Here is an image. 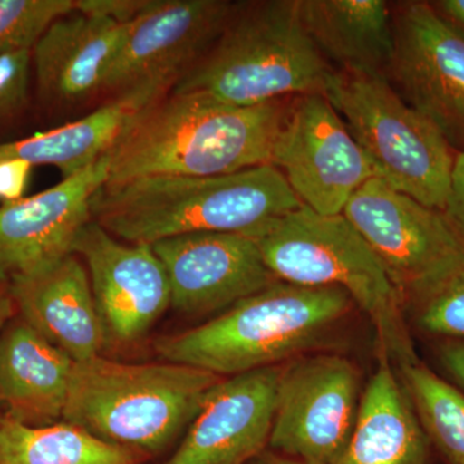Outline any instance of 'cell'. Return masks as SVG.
I'll return each instance as SVG.
<instances>
[{
    "mask_svg": "<svg viewBox=\"0 0 464 464\" xmlns=\"http://www.w3.org/2000/svg\"><path fill=\"white\" fill-rule=\"evenodd\" d=\"M289 100L239 106L173 91L143 110L110 150L105 183L221 176L270 164Z\"/></svg>",
    "mask_w": 464,
    "mask_h": 464,
    "instance_id": "6da1fadb",
    "label": "cell"
},
{
    "mask_svg": "<svg viewBox=\"0 0 464 464\" xmlns=\"http://www.w3.org/2000/svg\"><path fill=\"white\" fill-rule=\"evenodd\" d=\"M304 204L273 164L221 176H151L105 183L92 219L119 240L152 246L195 232L248 234Z\"/></svg>",
    "mask_w": 464,
    "mask_h": 464,
    "instance_id": "7a4b0ae2",
    "label": "cell"
},
{
    "mask_svg": "<svg viewBox=\"0 0 464 464\" xmlns=\"http://www.w3.org/2000/svg\"><path fill=\"white\" fill-rule=\"evenodd\" d=\"M246 235L277 280L343 289L373 323L380 353L399 368L420 362L402 314L404 298L346 217L302 206Z\"/></svg>",
    "mask_w": 464,
    "mask_h": 464,
    "instance_id": "3957f363",
    "label": "cell"
},
{
    "mask_svg": "<svg viewBox=\"0 0 464 464\" xmlns=\"http://www.w3.org/2000/svg\"><path fill=\"white\" fill-rule=\"evenodd\" d=\"M334 72L304 29L297 0H266L235 5L213 47L173 91L256 106L306 94L325 96Z\"/></svg>",
    "mask_w": 464,
    "mask_h": 464,
    "instance_id": "277c9868",
    "label": "cell"
},
{
    "mask_svg": "<svg viewBox=\"0 0 464 464\" xmlns=\"http://www.w3.org/2000/svg\"><path fill=\"white\" fill-rule=\"evenodd\" d=\"M222 378L174 362L93 357L74 364L63 420L150 459L188 429Z\"/></svg>",
    "mask_w": 464,
    "mask_h": 464,
    "instance_id": "5b68a950",
    "label": "cell"
},
{
    "mask_svg": "<svg viewBox=\"0 0 464 464\" xmlns=\"http://www.w3.org/2000/svg\"><path fill=\"white\" fill-rule=\"evenodd\" d=\"M341 288L276 282L203 325L161 338L159 355L174 364L232 377L282 365L320 341L353 306Z\"/></svg>",
    "mask_w": 464,
    "mask_h": 464,
    "instance_id": "8992f818",
    "label": "cell"
},
{
    "mask_svg": "<svg viewBox=\"0 0 464 464\" xmlns=\"http://www.w3.org/2000/svg\"><path fill=\"white\" fill-rule=\"evenodd\" d=\"M325 97L377 179L423 206L444 210L457 152L387 76L335 70Z\"/></svg>",
    "mask_w": 464,
    "mask_h": 464,
    "instance_id": "52a82bcc",
    "label": "cell"
},
{
    "mask_svg": "<svg viewBox=\"0 0 464 464\" xmlns=\"http://www.w3.org/2000/svg\"><path fill=\"white\" fill-rule=\"evenodd\" d=\"M380 259L404 301L415 302L464 264V235L442 210L369 179L342 213Z\"/></svg>",
    "mask_w": 464,
    "mask_h": 464,
    "instance_id": "ba28073f",
    "label": "cell"
},
{
    "mask_svg": "<svg viewBox=\"0 0 464 464\" xmlns=\"http://www.w3.org/2000/svg\"><path fill=\"white\" fill-rule=\"evenodd\" d=\"M360 372L341 355L298 356L282 365L268 447L315 464H338L362 402Z\"/></svg>",
    "mask_w": 464,
    "mask_h": 464,
    "instance_id": "9c48e42d",
    "label": "cell"
},
{
    "mask_svg": "<svg viewBox=\"0 0 464 464\" xmlns=\"http://www.w3.org/2000/svg\"><path fill=\"white\" fill-rule=\"evenodd\" d=\"M304 207L342 215L374 179L373 167L324 94L292 97L275 137L271 161Z\"/></svg>",
    "mask_w": 464,
    "mask_h": 464,
    "instance_id": "30bf717a",
    "label": "cell"
},
{
    "mask_svg": "<svg viewBox=\"0 0 464 464\" xmlns=\"http://www.w3.org/2000/svg\"><path fill=\"white\" fill-rule=\"evenodd\" d=\"M395 53L389 81L400 96L464 152V30L430 2L392 5Z\"/></svg>",
    "mask_w": 464,
    "mask_h": 464,
    "instance_id": "8fae6325",
    "label": "cell"
},
{
    "mask_svg": "<svg viewBox=\"0 0 464 464\" xmlns=\"http://www.w3.org/2000/svg\"><path fill=\"white\" fill-rule=\"evenodd\" d=\"M72 253L87 265L108 341L141 340L170 306L167 273L151 246L123 243L91 219L79 231Z\"/></svg>",
    "mask_w": 464,
    "mask_h": 464,
    "instance_id": "7c38bea8",
    "label": "cell"
},
{
    "mask_svg": "<svg viewBox=\"0 0 464 464\" xmlns=\"http://www.w3.org/2000/svg\"><path fill=\"white\" fill-rule=\"evenodd\" d=\"M234 8L226 0H149L128 25L103 92L181 78L213 47Z\"/></svg>",
    "mask_w": 464,
    "mask_h": 464,
    "instance_id": "4fadbf2b",
    "label": "cell"
},
{
    "mask_svg": "<svg viewBox=\"0 0 464 464\" xmlns=\"http://www.w3.org/2000/svg\"><path fill=\"white\" fill-rule=\"evenodd\" d=\"M151 246L167 273L170 306L186 315L227 310L277 280L246 234L195 232Z\"/></svg>",
    "mask_w": 464,
    "mask_h": 464,
    "instance_id": "5bb4252c",
    "label": "cell"
},
{
    "mask_svg": "<svg viewBox=\"0 0 464 464\" xmlns=\"http://www.w3.org/2000/svg\"><path fill=\"white\" fill-rule=\"evenodd\" d=\"M109 152L82 172L30 198L0 206V279L35 273L72 255L92 219L91 200L108 181Z\"/></svg>",
    "mask_w": 464,
    "mask_h": 464,
    "instance_id": "9a60e30c",
    "label": "cell"
},
{
    "mask_svg": "<svg viewBox=\"0 0 464 464\" xmlns=\"http://www.w3.org/2000/svg\"><path fill=\"white\" fill-rule=\"evenodd\" d=\"M282 365L222 378L164 464H248L261 456L270 441Z\"/></svg>",
    "mask_w": 464,
    "mask_h": 464,
    "instance_id": "2e32d148",
    "label": "cell"
},
{
    "mask_svg": "<svg viewBox=\"0 0 464 464\" xmlns=\"http://www.w3.org/2000/svg\"><path fill=\"white\" fill-rule=\"evenodd\" d=\"M24 322L74 362L101 356L108 335L87 268L72 253L35 273L8 280Z\"/></svg>",
    "mask_w": 464,
    "mask_h": 464,
    "instance_id": "e0dca14e",
    "label": "cell"
},
{
    "mask_svg": "<svg viewBox=\"0 0 464 464\" xmlns=\"http://www.w3.org/2000/svg\"><path fill=\"white\" fill-rule=\"evenodd\" d=\"M128 25L76 9L54 21L32 51L42 100L72 106L103 92Z\"/></svg>",
    "mask_w": 464,
    "mask_h": 464,
    "instance_id": "ac0fdd59",
    "label": "cell"
},
{
    "mask_svg": "<svg viewBox=\"0 0 464 464\" xmlns=\"http://www.w3.org/2000/svg\"><path fill=\"white\" fill-rule=\"evenodd\" d=\"M176 78H157L133 85L79 121L18 140L0 143V161L20 160L32 166H53L63 179L82 172L114 148L143 110L169 93Z\"/></svg>",
    "mask_w": 464,
    "mask_h": 464,
    "instance_id": "d6986e66",
    "label": "cell"
},
{
    "mask_svg": "<svg viewBox=\"0 0 464 464\" xmlns=\"http://www.w3.org/2000/svg\"><path fill=\"white\" fill-rule=\"evenodd\" d=\"M75 362L23 319L0 334V404L26 426L63 420Z\"/></svg>",
    "mask_w": 464,
    "mask_h": 464,
    "instance_id": "ffe728a7",
    "label": "cell"
},
{
    "mask_svg": "<svg viewBox=\"0 0 464 464\" xmlns=\"http://www.w3.org/2000/svg\"><path fill=\"white\" fill-rule=\"evenodd\" d=\"M317 50L337 72L389 75L395 53L392 7L383 0H297Z\"/></svg>",
    "mask_w": 464,
    "mask_h": 464,
    "instance_id": "44dd1931",
    "label": "cell"
},
{
    "mask_svg": "<svg viewBox=\"0 0 464 464\" xmlns=\"http://www.w3.org/2000/svg\"><path fill=\"white\" fill-rule=\"evenodd\" d=\"M429 442L392 360L378 353L355 431L338 464H427Z\"/></svg>",
    "mask_w": 464,
    "mask_h": 464,
    "instance_id": "7402d4cb",
    "label": "cell"
},
{
    "mask_svg": "<svg viewBox=\"0 0 464 464\" xmlns=\"http://www.w3.org/2000/svg\"><path fill=\"white\" fill-rule=\"evenodd\" d=\"M148 460L65 420L32 427L0 415V464H145Z\"/></svg>",
    "mask_w": 464,
    "mask_h": 464,
    "instance_id": "603a6c76",
    "label": "cell"
},
{
    "mask_svg": "<svg viewBox=\"0 0 464 464\" xmlns=\"http://www.w3.org/2000/svg\"><path fill=\"white\" fill-rule=\"evenodd\" d=\"M400 371L429 441L449 464H464V393L420 362L400 366Z\"/></svg>",
    "mask_w": 464,
    "mask_h": 464,
    "instance_id": "cb8c5ba5",
    "label": "cell"
},
{
    "mask_svg": "<svg viewBox=\"0 0 464 464\" xmlns=\"http://www.w3.org/2000/svg\"><path fill=\"white\" fill-rule=\"evenodd\" d=\"M76 9V0H0V58L32 52L43 34Z\"/></svg>",
    "mask_w": 464,
    "mask_h": 464,
    "instance_id": "d4e9b609",
    "label": "cell"
},
{
    "mask_svg": "<svg viewBox=\"0 0 464 464\" xmlns=\"http://www.w3.org/2000/svg\"><path fill=\"white\" fill-rule=\"evenodd\" d=\"M418 326L448 340H464V264L413 302Z\"/></svg>",
    "mask_w": 464,
    "mask_h": 464,
    "instance_id": "484cf974",
    "label": "cell"
},
{
    "mask_svg": "<svg viewBox=\"0 0 464 464\" xmlns=\"http://www.w3.org/2000/svg\"><path fill=\"white\" fill-rule=\"evenodd\" d=\"M32 52L0 58V128L25 109L29 93Z\"/></svg>",
    "mask_w": 464,
    "mask_h": 464,
    "instance_id": "4316f807",
    "label": "cell"
},
{
    "mask_svg": "<svg viewBox=\"0 0 464 464\" xmlns=\"http://www.w3.org/2000/svg\"><path fill=\"white\" fill-rule=\"evenodd\" d=\"M149 0H76V11L130 24L148 5Z\"/></svg>",
    "mask_w": 464,
    "mask_h": 464,
    "instance_id": "83f0119b",
    "label": "cell"
},
{
    "mask_svg": "<svg viewBox=\"0 0 464 464\" xmlns=\"http://www.w3.org/2000/svg\"><path fill=\"white\" fill-rule=\"evenodd\" d=\"M32 168V164L25 161H0V199L3 203L23 199Z\"/></svg>",
    "mask_w": 464,
    "mask_h": 464,
    "instance_id": "f1b7e54d",
    "label": "cell"
},
{
    "mask_svg": "<svg viewBox=\"0 0 464 464\" xmlns=\"http://www.w3.org/2000/svg\"><path fill=\"white\" fill-rule=\"evenodd\" d=\"M442 212L464 235V152H457L451 172L450 190Z\"/></svg>",
    "mask_w": 464,
    "mask_h": 464,
    "instance_id": "f546056e",
    "label": "cell"
},
{
    "mask_svg": "<svg viewBox=\"0 0 464 464\" xmlns=\"http://www.w3.org/2000/svg\"><path fill=\"white\" fill-rule=\"evenodd\" d=\"M439 359L445 371L464 390V340H448L439 350Z\"/></svg>",
    "mask_w": 464,
    "mask_h": 464,
    "instance_id": "4dcf8cb0",
    "label": "cell"
},
{
    "mask_svg": "<svg viewBox=\"0 0 464 464\" xmlns=\"http://www.w3.org/2000/svg\"><path fill=\"white\" fill-rule=\"evenodd\" d=\"M430 3L442 17L464 30V0H439Z\"/></svg>",
    "mask_w": 464,
    "mask_h": 464,
    "instance_id": "1f68e13d",
    "label": "cell"
},
{
    "mask_svg": "<svg viewBox=\"0 0 464 464\" xmlns=\"http://www.w3.org/2000/svg\"><path fill=\"white\" fill-rule=\"evenodd\" d=\"M14 302L9 290L8 282L0 279V334L8 325L9 319L14 313Z\"/></svg>",
    "mask_w": 464,
    "mask_h": 464,
    "instance_id": "d6a6232c",
    "label": "cell"
},
{
    "mask_svg": "<svg viewBox=\"0 0 464 464\" xmlns=\"http://www.w3.org/2000/svg\"><path fill=\"white\" fill-rule=\"evenodd\" d=\"M253 464H315L297 458L283 456L276 451H264L258 458L253 460Z\"/></svg>",
    "mask_w": 464,
    "mask_h": 464,
    "instance_id": "836d02e7",
    "label": "cell"
}]
</instances>
